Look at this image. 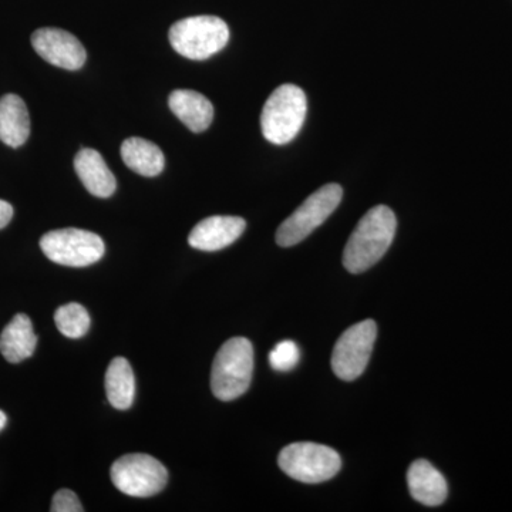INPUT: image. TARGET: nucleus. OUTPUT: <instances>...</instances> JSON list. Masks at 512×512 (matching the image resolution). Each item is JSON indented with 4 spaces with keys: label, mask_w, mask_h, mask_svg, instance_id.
Instances as JSON below:
<instances>
[{
    "label": "nucleus",
    "mask_w": 512,
    "mask_h": 512,
    "mask_svg": "<svg viewBox=\"0 0 512 512\" xmlns=\"http://www.w3.org/2000/svg\"><path fill=\"white\" fill-rule=\"evenodd\" d=\"M299 359H301V352H299L298 345L292 340L278 343L269 353V363H271L272 369L278 370V372H289V370L295 369Z\"/></svg>",
    "instance_id": "nucleus-20"
},
{
    "label": "nucleus",
    "mask_w": 512,
    "mask_h": 512,
    "mask_svg": "<svg viewBox=\"0 0 512 512\" xmlns=\"http://www.w3.org/2000/svg\"><path fill=\"white\" fill-rule=\"evenodd\" d=\"M111 481L121 493L130 497H153L164 490L167 468L148 454H127L111 466Z\"/></svg>",
    "instance_id": "nucleus-8"
},
{
    "label": "nucleus",
    "mask_w": 512,
    "mask_h": 512,
    "mask_svg": "<svg viewBox=\"0 0 512 512\" xmlns=\"http://www.w3.org/2000/svg\"><path fill=\"white\" fill-rule=\"evenodd\" d=\"M168 37L175 52L181 56L205 60L228 45L229 29L217 16H194L175 22Z\"/></svg>",
    "instance_id": "nucleus-4"
},
{
    "label": "nucleus",
    "mask_w": 512,
    "mask_h": 512,
    "mask_svg": "<svg viewBox=\"0 0 512 512\" xmlns=\"http://www.w3.org/2000/svg\"><path fill=\"white\" fill-rule=\"evenodd\" d=\"M13 218V207L9 202L0 200V229L6 227Z\"/></svg>",
    "instance_id": "nucleus-22"
},
{
    "label": "nucleus",
    "mask_w": 512,
    "mask_h": 512,
    "mask_svg": "<svg viewBox=\"0 0 512 512\" xmlns=\"http://www.w3.org/2000/svg\"><path fill=\"white\" fill-rule=\"evenodd\" d=\"M396 228V215L386 205H377L367 212L343 252V265L350 274H362L376 265L392 245Z\"/></svg>",
    "instance_id": "nucleus-1"
},
{
    "label": "nucleus",
    "mask_w": 512,
    "mask_h": 512,
    "mask_svg": "<svg viewBox=\"0 0 512 512\" xmlns=\"http://www.w3.org/2000/svg\"><path fill=\"white\" fill-rule=\"evenodd\" d=\"M407 484L414 500L427 507H437L447 500L446 478L427 460L414 461L407 473Z\"/></svg>",
    "instance_id": "nucleus-13"
},
{
    "label": "nucleus",
    "mask_w": 512,
    "mask_h": 512,
    "mask_svg": "<svg viewBox=\"0 0 512 512\" xmlns=\"http://www.w3.org/2000/svg\"><path fill=\"white\" fill-rule=\"evenodd\" d=\"M74 170L86 190L94 197L109 198L116 192V177L99 151L82 148L74 157Z\"/></svg>",
    "instance_id": "nucleus-12"
},
{
    "label": "nucleus",
    "mask_w": 512,
    "mask_h": 512,
    "mask_svg": "<svg viewBox=\"0 0 512 512\" xmlns=\"http://www.w3.org/2000/svg\"><path fill=\"white\" fill-rule=\"evenodd\" d=\"M308 101L301 87L282 84L266 100L261 128L269 143L284 146L298 136L305 123Z\"/></svg>",
    "instance_id": "nucleus-3"
},
{
    "label": "nucleus",
    "mask_w": 512,
    "mask_h": 512,
    "mask_svg": "<svg viewBox=\"0 0 512 512\" xmlns=\"http://www.w3.org/2000/svg\"><path fill=\"white\" fill-rule=\"evenodd\" d=\"M278 464L286 476L305 484L325 483L339 473L342 458L323 444L293 443L279 453Z\"/></svg>",
    "instance_id": "nucleus-5"
},
{
    "label": "nucleus",
    "mask_w": 512,
    "mask_h": 512,
    "mask_svg": "<svg viewBox=\"0 0 512 512\" xmlns=\"http://www.w3.org/2000/svg\"><path fill=\"white\" fill-rule=\"evenodd\" d=\"M57 329L70 339H80L89 332L90 315L80 303H67L60 306L55 313Z\"/></svg>",
    "instance_id": "nucleus-19"
},
{
    "label": "nucleus",
    "mask_w": 512,
    "mask_h": 512,
    "mask_svg": "<svg viewBox=\"0 0 512 512\" xmlns=\"http://www.w3.org/2000/svg\"><path fill=\"white\" fill-rule=\"evenodd\" d=\"M106 393L114 409L127 410L133 406L136 397V377L130 363L124 357L111 360L106 372Z\"/></svg>",
    "instance_id": "nucleus-18"
},
{
    "label": "nucleus",
    "mask_w": 512,
    "mask_h": 512,
    "mask_svg": "<svg viewBox=\"0 0 512 512\" xmlns=\"http://www.w3.org/2000/svg\"><path fill=\"white\" fill-rule=\"evenodd\" d=\"M33 49L47 63L66 70L82 69L87 53L76 36L66 30L43 28L32 35Z\"/></svg>",
    "instance_id": "nucleus-10"
},
{
    "label": "nucleus",
    "mask_w": 512,
    "mask_h": 512,
    "mask_svg": "<svg viewBox=\"0 0 512 512\" xmlns=\"http://www.w3.org/2000/svg\"><path fill=\"white\" fill-rule=\"evenodd\" d=\"M121 158L130 170L143 177H157L164 170L163 151L144 138L130 137L124 140L121 144Z\"/></svg>",
    "instance_id": "nucleus-17"
},
{
    "label": "nucleus",
    "mask_w": 512,
    "mask_h": 512,
    "mask_svg": "<svg viewBox=\"0 0 512 512\" xmlns=\"http://www.w3.org/2000/svg\"><path fill=\"white\" fill-rule=\"evenodd\" d=\"M247 228L244 218L217 215L205 218L192 228L188 242L192 248L214 252L229 247Z\"/></svg>",
    "instance_id": "nucleus-11"
},
{
    "label": "nucleus",
    "mask_w": 512,
    "mask_h": 512,
    "mask_svg": "<svg viewBox=\"0 0 512 512\" xmlns=\"http://www.w3.org/2000/svg\"><path fill=\"white\" fill-rule=\"evenodd\" d=\"M52 512H83L84 508L72 490L57 491L52 500Z\"/></svg>",
    "instance_id": "nucleus-21"
},
{
    "label": "nucleus",
    "mask_w": 512,
    "mask_h": 512,
    "mask_svg": "<svg viewBox=\"0 0 512 512\" xmlns=\"http://www.w3.org/2000/svg\"><path fill=\"white\" fill-rule=\"evenodd\" d=\"M6 423H8V416L0 410V431L5 429Z\"/></svg>",
    "instance_id": "nucleus-23"
},
{
    "label": "nucleus",
    "mask_w": 512,
    "mask_h": 512,
    "mask_svg": "<svg viewBox=\"0 0 512 512\" xmlns=\"http://www.w3.org/2000/svg\"><path fill=\"white\" fill-rule=\"evenodd\" d=\"M37 336L32 320L25 313H18L0 335V352L10 363L23 362L35 353Z\"/></svg>",
    "instance_id": "nucleus-16"
},
{
    "label": "nucleus",
    "mask_w": 512,
    "mask_h": 512,
    "mask_svg": "<svg viewBox=\"0 0 512 512\" xmlns=\"http://www.w3.org/2000/svg\"><path fill=\"white\" fill-rule=\"evenodd\" d=\"M254 372V348L245 338H232L218 350L212 363L211 389L221 402H231L247 392Z\"/></svg>",
    "instance_id": "nucleus-2"
},
{
    "label": "nucleus",
    "mask_w": 512,
    "mask_h": 512,
    "mask_svg": "<svg viewBox=\"0 0 512 512\" xmlns=\"http://www.w3.org/2000/svg\"><path fill=\"white\" fill-rule=\"evenodd\" d=\"M168 106L192 133H202L214 120L211 101L192 90H174L168 97Z\"/></svg>",
    "instance_id": "nucleus-14"
},
{
    "label": "nucleus",
    "mask_w": 512,
    "mask_h": 512,
    "mask_svg": "<svg viewBox=\"0 0 512 512\" xmlns=\"http://www.w3.org/2000/svg\"><path fill=\"white\" fill-rule=\"evenodd\" d=\"M30 136V117L25 101L16 94L0 99V140L6 146L18 148Z\"/></svg>",
    "instance_id": "nucleus-15"
},
{
    "label": "nucleus",
    "mask_w": 512,
    "mask_h": 512,
    "mask_svg": "<svg viewBox=\"0 0 512 512\" xmlns=\"http://www.w3.org/2000/svg\"><path fill=\"white\" fill-rule=\"evenodd\" d=\"M342 197L343 190L338 184H326L313 192L276 231L279 247H293L309 237L339 207Z\"/></svg>",
    "instance_id": "nucleus-6"
},
{
    "label": "nucleus",
    "mask_w": 512,
    "mask_h": 512,
    "mask_svg": "<svg viewBox=\"0 0 512 512\" xmlns=\"http://www.w3.org/2000/svg\"><path fill=\"white\" fill-rule=\"evenodd\" d=\"M40 248L50 261L72 268L96 264L106 251L99 235L77 228L47 232L40 239Z\"/></svg>",
    "instance_id": "nucleus-7"
},
{
    "label": "nucleus",
    "mask_w": 512,
    "mask_h": 512,
    "mask_svg": "<svg viewBox=\"0 0 512 512\" xmlns=\"http://www.w3.org/2000/svg\"><path fill=\"white\" fill-rule=\"evenodd\" d=\"M377 338L375 320H363L350 326L332 353V369L339 379L353 382L365 372Z\"/></svg>",
    "instance_id": "nucleus-9"
}]
</instances>
